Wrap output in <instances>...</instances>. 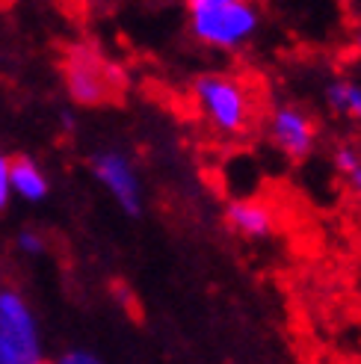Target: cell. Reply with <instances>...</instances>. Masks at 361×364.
I'll return each instance as SVG.
<instances>
[{
  "label": "cell",
  "mask_w": 361,
  "mask_h": 364,
  "mask_svg": "<svg viewBox=\"0 0 361 364\" xmlns=\"http://www.w3.org/2000/svg\"><path fill=\"white\" fill-rule=\"evenodd\" d=\"M63 80L75 104L104 107L119 101L124 77L122 71L89 45H71L63 60Z\"/></svg>",
  "instance_id": "obj_1"
},
{
  "label": "cell",
  "mask_w": 361,
  "mask_h": 364,
  "mask_svg": "<svg viewBox=\"0 0 361 364\" xmlns=\"http://www.w3.org/2000/svg\"><path fill=\"white\" fill-rule=\"evenodd\" d=\"M261 12L249 0H210L190 6V30L202 45L231 50L255 36Z\"/></svg>",
  "instance_id": "obj_2"
},
{
  "label": "cell",
  "mask_w": 361,
  "mask_h": 364,
  "mask_svg": "<svg viewBox=\"0 0 361 364\" xmlns=\"http://www.w3.org/2000/svg\"><path fill=\"white\" fill-rule=\"evenodd\" d=\"M193 98L202 116L220 134L237 136L252 122V95L243 80L228 75H202L193 80Z\"/></svg>",
  "instance_id": "obj_3"
},
{
  "label": "cell",
  "mask_w": 361,
  "mask_h": 364,
  "mask_svg": "<svg viewBox=\"0 0 361 364\" xmlns=\"http://www.w3.org/2000/svg\"><path fill=\"white\" fill-rule=\"evenodd\" d=\"M0 335L9 343L15 364H36L42 358L39 323L18 290H0Z\"/></svg>",
  "instance_id": "obj_4"
},
{
  "label": "cell",
  "mask_w": 361,
  "mask_h": 364,
  "mask_svg": "<svg viewBox=\"0 0 361 364\" xmlns=\"http://www.w3.org/2000/svg\"><path fill=\"white\" fill-rule=\"evenodd\" d=\"M92 175L107 187V193L113 196V202L124 213H128V216H139V210H142L139 175L134 169V163L124 157L122 151H98L92 157Z\"/></svg>",
  "instance_id": "obj_5"
},
{
  "label": "cell",
  "mask_w": 361,
  "mask_h": 364,
  "mask_svg": "<svg viewBox=\"0 0 361 364\" xmlns=\"http://www.w3.org/2000/svg\"><path fill=\"white\" fill-rule=\"evenodd\" d=\"M269 136H273V145L284 157L305 160L314 151L317 127L305 110H299L293 104H284L269 113Z\"/></svg>",
  "instance_id": "obj_6"
},
{
  "label": "cell",
  "mask_w": 361,
  "mask_h": 364,
  "mask_svg": "<svg viewBox=\"0 0 361 364\" xmlns=\"http://www.w3.org/2000/svg\"><path fill=\"white\" fill-rule=\"evenodd\" d=\"M225 223L249 240H264L276 231V210L258 198H234L225 208Z\"/></svg>",
  "instance_id": "obj_7"
},
{
  "label": "cell",
  "mask_w": 361,
  "mask_h": 364,
  "mask_svg": "<svg viewBox=\"0 0 361 364\" xmlns=\"http://www.w3.org/2000/svg\"><path fill=\"white\" fill-rule=\"evenodd\" d=\"M9 181H12V196L24 198V202H42L50 193L48 178L33 157H15L9 166Z\"/></svg>",
  "instance_id": "obj_8"
},
{
  "label": "cell",
  "mask_w": 361,
  "mask_h": 364,
  "mask_svg": "<svg viewBox=\"0 0 361 364\" xmlns=\"http://www.w3.org/2000/svg\"><path fill=\"white\" fill-rule=\"evenodd\" d=\"M326 101L335 113L361 122V83L355 80H335L326 86Z\"/></svg>",
  "instance_id": "obj_9"
},
{
  "label": "cell",
  "mask_w": 361,
  "mask_h": 364,
  "mask_svg": "<svg viewBox=\"0 0 361 364\" xmlns=\"http://www.w3.org/2000/svg\"><path fill=\"white\" fill-rule=\"evenodd\" d=\"M358 163H361V154L352 149V145H340V149L335 151V169L340 175H350Z\"/></svg>",
  "instance_id": "obj_10"
},
{
  "label": "cell",
  "mask_w": 361,
  "mask_h": 364,
  "mask_svg": "<svg viewBox=\"0 0 361 364\" xmlns=\"http://www.w3.org/2000/svg\"><path fill=\"white\" fill-rule=\"evenodd\" d=\"M9 166H12V157L0 154V210L9 205L12 198V181H9Z\"/></svg>",
  "instance_id": "obj_11"
},
{
  "label": "cell",
  "mask_w": 361,
  "mask_h": 364,
  "mask_svg": "<svg viewBox=\"0 0 361 364\" xmlns=\"http://www.w3.org/2000/svg\"><path fill=\"white\" fill-rule=\"evenodd\" d=\"M18 249H21L24 255H42L45 252V240H42V234H36V231H21L18 234Z\"/></svg>",
  "instance_id": "obj_12"
},
{
  "label": "cell",
  "mask_w": 361,
  "mask_h": 364,
  "mask_svg": "<svg viewBox=\"0 0 361 364\" xmlns=\"http://www.w3.org/2000/svg\"><path fill=\"white\" fill-rule=\"evenodd\" d=\"M63 361L65 364H98V355L89 353V350H71V353H65Z\"/></svg>",
  "instance_id": "obj_13"
},
{
  "label": "cell",
  "mask_w": 361,
  "mask_h": 364,
  "mask_svg": "<svg viewBox=\"0 0 361 364\" xmlns=\"http://www.w3.org/2000/svg\"><path fill=\"white\" fill-rule=\"evenodd\" d=\"M347 181H350V190H352V193L361 198V163H358V166H355V169L347 175Z\"/></svg>",
  "instance_id": "obj_14"
},
{
  "label": "cell",
  "mask_w": 361,
  "mask_h": 364,
  "mask_svg": "<svg viewBox=\"0 0 361 364\" xmlns=\"http://www.w3.org/2000/svg\"><path fill=\"white\" fill-rule=\"evenodd\" d=\"M0 364H15V355L9 350V343L4 341V335H0Z\"/></svg>",
  "instance_id": "obj_15"
},
{
  "label": "cell",
  "mask_w": 361,
  "mask_h": 364,
  "mask_svg": "<svg viewBox=\"0 0 361 364\" xmlns=\"http://www.w3.org/2000/svg\"><path fill=\"white\" fill-rule=\"evenodd\" d=\"M63 127H65V131H71V127H75V119H71V113H63Z\"/></svg>",
  "instance_id": "obj_16"
},
{
  "label": "cell",
  "mask_w": 361,
  "mask_h": 364,
  "mask_svg": "<svg viewBox=\"0 0 361 364\" xmlns=\"http://www.w3.org/2000/svg\"><path fill=\"white\" fill-rule=\"evenodd\" d=\"M195 4H210V0H187V6H195Z\"/></svg>",
  "instance_id": "obj_17"
},
{
  "label": "cell",
  "mask_w": 361,
  "mask_h": 364,
  "mask_svg": "<svg viewBox=\"0 0 361 364\" xmlns=\"http://www.w3.org/2000/svg\"><path fill=\"white\" fill-rule=\"evenodd\" d=\"M355 45H358V50H361V30H358V36H355Z\"/></svg>",
  "instance_id": "obj_18"
}]
</instances>
